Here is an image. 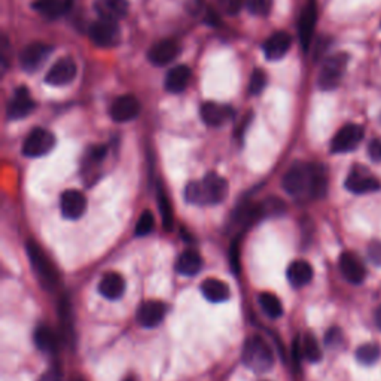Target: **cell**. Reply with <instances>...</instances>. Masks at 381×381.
Segmentation results:
<instances>
[{
  "label": "cell",
  "mask_w": 381,
  "mask_h": 381,
  "mask_svg": "<svg viewBox=\"0 0 381 381\" xmlns=\"http://www.w3.org/2000/svg\"><path fill=\"white\" fill-rule=\"evenodd\" d=\"M27 255L33 265V270L38 274V277L43 283V286L47 289L54 288L58 281V273L54 265H52L51 259L47 256V253L42 251V247L38 243L29 242Z\"/></svg>",
  "instance_id": "5"
},
{
  "label": "cell",
  "mask_w": 381,
  "mask_h": 381,
  "mask_svg": "<svg viewBox=\"0 0 381 381\" xmlns=\"http://www.w3.org/2000/svg\"><path fill=\"white\" fill-rule=\"evenodd\" d=\"M128 2L127 0H95L94 10L99 14L100 20L117 21L124 19L128 12Z\"/></svg>",
  "instance_id": "21"
},
{
  "label": "cell",
  "mask_w": 381,
  "mask_h": 381,
  "mask_svg": "<svg viewBox=\"0 0 381 381\" xmlns=\"http://www.w3.org/2000/svg\"><path fill=\"white\" fill-rule=\"evenodd\" d=\"M72 3L73 0H36L33 6L34 10L48 16V19H58L60 15L66 14L70 10Z\"/></svg>",
  "instance_id": "27"
},
{
  "label": "cell",
  "mask_w": 381,
  "mask_h": 381,
  "mask_svg": "<svg viewBox=\"0 0 381 381\" xmlns=\"http://www.w3.org/2000/svg\"><path fill=\"white\" fill-rule=\"evenodd\" d=\"M265 85H267V75H265L264 70L256 69L249 79V93L258 95L264 91Z\"/></svg>",
  "instance_id": "34"
},
{
  "label": "cell",
  "mask_w": 381,
  "mask_h": 381,
  "mask_svg": "<svg viewBox=\"0 0 381 381\" xmlns=\"http://www.w3.org/2000/svg\"><path fill=\"white\" fill-rule=\"evenodd\" d=\"M368 154L369 158L372 159L374 163H381V140L376 139L372 140L369 146H368Z\"/></svg>",
  "instance_id": "37"
},
{
  "label": "cell",
  "mask_w": 381,
  "mask_h": 381,
  "mask_svg": "<svg viewBox=\"0 0 381 381\" xmlns=\"http://www.w3.org/2000/svg\"><path fill=\"white\" fill-rule=\"evenodd\" d=\"M340 270L344 279L353 283V285H359L367 276L365 267H363L358 256L350 252H345L340 256Z\"/></svg>",
  "instance_id": "19"
},
{
  "label": "cell",
  "mask_w": 381,
  "mask_h": 381,
  "mask_svg": "<svg viewBox=\"0 0 381 381\" xmlns=\"http://www.w3.org/2000/svg\"><path fill=\"white\" fill-rule=\"evenodd\" d=\"M259 305L262 308V312L271 319H277L283 314V307L280 299L274 294H270V292H262L259 295Z\"/></svg>",
  "instance_id": "29"
},
{
  "label": "cell",
  "mask_w": 381,
  "mask_h": 381,
  "mask_svg": "<svg viewBox=\"0 0 381 381\" xmlns=\"http://www.w3.org/2000/svg\"><path fill=\"white\" fill-rule=\"evenodd\" d=\"M56 146V137L45 128H34L23 143V154L29 158H38L51 152Z\"/></svg>",
  "instance_id": "6"
},
{
  "label": "cell",
  "mask_w": 381,
  "mask_h": 381,
  "mask_svg": "<svg viewBox=\"0 0 381 381\" xmlns=\"http://www.w3.org/2000/svg\"><path fill=\"white\" fill-rule=\"evenodd\" d=\"M292 45L290 34L286 32H276L264 42V54L268 60H280L285 57Z\"/></svg>",
  "instance_id": "20"
},
{
  "label": "cell",
  "mask_w": 381,
  "mask_h": 381,
  "mask_svg": "<svg viewBox=\"0 0 381 381\" xmlns=\"http://www.w3.org/2000/svg\"><path fill=\"white\" fill-rule=\"evenodd\" d=\"M76 63L69 57L58 60L57 63L49 69V72L45 76V82L52 86H61L67 85L75 79L76 76Z\"/></svg>",
  "instance_id": "13"
},
{
  "label": "cell",
  "mask_w": 381,
  "mask_h": 381,
  "mask_svg": "<svg viewBox=\"0 0 381 381\" xmlns=\"http://www.w3.org/2000/svg\"><path fill=\"white\" fill-rule=\"evenodd\" d=\"M219 3L222 6L224 12L228 15H235L242 11L244 0H219Z\"/></svg>",
  "instance_id": "36"
},
{
  "label": "cell",
  "mask_w": 381,
  "mask_h": 381,
  "mask_svg": "<svg viewBox=\"0 0 381 381\" xmlns=\"http://www.w3.org/2000/svg\"><path fill=\"white\" fill-rule=\"evenodd\" d=\"M303 356L310 362H319L322 359V350L317 340L312 334H307L303 341Z\"/></svg>",
  "instance_id": "31"
},
{
  "label": "cell",
  "mask_w": 381,
  "mask_h": 381,
  "mask_svg": "<svg viewBox=\"0 0 381 381\" xmlns=\"http://www.w3.org/2000/svg\"><path fill=\"white\" fill-rule=\"evenodd\" d=\"M340 338H341V332L338 331V330H331L330 332L326 334V344H330V345H332V344H335V343H338L340 341Z\"/></svg>",
  "instance_id": "40"
},
{
  "label": "cell",
  "mask_w": 381,
  "mask_h": 381,
  "mask_svg": "<svg viewBox=\"0 0 381 381\" xmlns=\"http://www.w3.org/2000/svg\"><path fill=\"white\" fill-rule=\"evenodd\" d=\"M191 76H192V72L188 66L181 65L173 67L165 78V90L173 94L182 93L185 88L188 86Z\"/></svg>",
  "instance_id": "24"
},
{
  "label": "cell",
  "mask_w": 381,
  "mask_h": 381,
  "mask_svg": "<svg viewBox=\"0 0 381 381\" xmlns=\"http://www.w3.org/2000/svg\"><path fill=\"white\" fill-rule=\"evenodd\" d=\"M203 268V258L197 251L188 249L181 253L176 261V271L182 276H196Z\"/></svg>",
  "instance_id": "26"
},
{
  "label": "cell",
  "mask_w": 381,
  "mask_h": 381,
  "mask_svg": "<svg viewBox=\"0 0 381 381\" xmlns=\"http://www.w3.org/2000/svg\"><path fill=\"white\" fill-rule=\"evenodd\" d=\"M201 294L205 295V298L210 303L213 304H219L224 303L229 298V288L225 281L215 279V277H209L205 281L201 283Z\"/></svg>",
  "instance_id": "23"
},
{
  "label": "cell",
  "mask_w": 381,
  "mask_h": 381,
  "mask_svg": "<svg viewBox=\"0 0 381 381\" xmlns=\"http://www.w3.org/2000/svg\"><path fill=\"white\" fill-rule=\"evenodd\" d=\"M369 258L374 264L381 265V243H372L369 246Z\"/></svg>",
  "instance_id": "38"
},
{
  "label": "cell",
  "mask_w": 381,
  "mask_h": 381,
  "mask_svg": "<svg viewBox=\"0 0 381 381\" xmlns=\"http://www.w3.org/2000/svg\"><path fill=\"white\" fill-rule=\"evenodd\" d=\"M376 322H377V326L381 330V305L377 308V312H376Z\"/></svg>",
  "instance_id": "41"
},
{
  "label": "cell",
  "mask_w": 381,
  "mask_h": 381,
  "mask_svg": "<svg viewBox=\"0 0 381 381\" xmlns=\"http://www.w3.org/2000/svg\"><path fill=\"white\" fill-rule=\"evenodd\" d=\"M39 381H61V371L57 367L51 368L39 378Z\"/></svg>",
  "instance_id": "39"
},
{
  "label": "cell",
  "mask_w": 381,
  "mask_h": 381,
  "mask_svg": "<svg viewBox=\"0 0 381 381\" xmlns=\"http://www.w3.org/2000/svg\"><path fill=\"white\" fill-rule=\"evenodd\" d=\"M49 52L51 47H48L47 43L33 42L21 51L20 65L27 72H33V70L39 69L43 65V61L49 56Z\"/></svg>",
  "instance_id": "14"
},
{
  "label": "cell",
  "mask_w": 381,
  "mask_h": 381,
  "mask_svg": "<svg viewBox=\"0 0 381 381\" xmlns=\"http://www.w3.org/2000/svg\"><path fill=\"white\" fill-rule=\"evenodd\" d=\"M158 207H159V213H161L163 218V225L167 229V231H172L173 228V207L170 198H168L167 192L163 191L161 188L158 189Z\"/></svg>",
  "instance_id": "30"
},
{
  "label": "cell",
  "mask_w": 381,
  "mask_h": 381,
  "mask_svg": "<svg viewBox=\"0 0 381 381\" xmlns=\"http://www.w3.org/2000/svg\"><path fill=\"white\" fill-rule=\"evenodd\" d=\"M154 225H155V219H154L152 211L150 210L141 211V215L139 216V220L136 224V235H139V237L148 235L154 229Z\"/></svg>",
  "instance_id": "33"
},
{
  "label": "cell",
  "mask_w": 381,
  "mask_h": 381,
  "mask_svg": "<svg viewBox=\"0 0 381 381\" xmlns=\"http://www.w3.org/2000/svg\"><path fill=\"white\" fill-rule=\"evenodd\" d=\"M119 27L117 21L109 20H99L90 27V38L91 41L102 48L115 47L119 42Z\"/></svg>",
  "instance_id": "8"
},
{
  "label": "cell",
  "mask_w": 381,
  "mask_h": 381,
  "mask_svg": "<svg viewBox=\"0 0 381 381\" xmlns=\"http://www.w3.org/2000/svg\"><path fill=\"white\" fill-rule=\"evenodd\" d=\"M201 119L205 121L210 127H219L225 124L228 119L233 118V109L229 106L219 104L215 102H206L200 108Z\"/></svg>",
  "instance_id": "17"
},
{
  "label": "cell",
  "mask_w": 381,
  "mask_h": 381,
  "mask_svg": "<svg viewBox=\"0 0 381 381\" xmlns=\"http://www.w3.org/2000/svg\"><path fill=\"white\" fill-rule=\"evenodd\" d=\"M247 8L255 15H267L271 10V0H247Z\"/></svg>",
  "instance_id": "35"
},
{
  "label": "cell",
  "mask_w": 381,
  "mask_h": 381,
  "mask_svg": "<svg viewBox=\"0 0 381 381\" xmlns=\"http://www.w3.org/2000/svg\"><path fill=\"white\" fill-rule=\"evenodd\" d=\"M228 196V182L222 176L209 173L200 181L186 185L185 198L196 206H213L222 203Z\"/></svg>",
  "instance_id": "2"
},
{
  "label": "cell",
  "mask_w": 381,
  "mask_h": 381,
  "mask_svg": "<svg viewBox=\"0 0 381 381\" xmlns=\"http://www.w3.org/2000/svg\"><path fill=\"white\" fill-rule=\"evenodd\" d=\"M243 362L255 372H267L274 365V353L262 336L253 335L244 343Z\"/></svg>",
  "instance_id": "3"
},
{
  "label": "cell",
  "mask_w": 381,
  "mask_h": 381,
  "mask_svg": "<svg viewBox=\"0 0 381 381\" xmlns=\"http://www.w3.org/2000/svg\"><path fill=\"white\" fill-rule=\"evenodd\" d=\"M283 189L292 197L321 198L326 194L327 182L325 170L321 165L295 163L283 176Z\"/></svg>",
  "instance_id": "1"
},
{
  "label": "cell",
  "mask_w": 381,
  "mask_h": 381,
  "mask_svg": "<svg viewBox=\"0 0 381 381\" xmlns=\"http://www.w3.org/2000/svg\"><path fill=\"white\" fill-rule=\"evenodd\" d=\"M34 344L36 347L45 353H52L57 349V336L47 325H39L34 331Z\"/></svg>",
  "instance_id": "28"
},
{
  "label": "cell",
  "mask_w": 381,
  "mask_h": 381,
  "mask_svg": "<svg viewBox=\"0 0 381 381\" xmlns=\"http://www.w3.org/2000/svg\"><path fill=\"white\" fill-rule=\"evenodd\" d=\"M345 188L353 194H369L376 192L381 188V183L377 177L371 176L363 168H354L345 179Z\"/></svg>",
  "instance_id": "12"
},
{
  "label": "cell",
  "mask_w": 381,
  "mask_h": 381,
  "mask_svg": "<svg viewBox=\"0 0 381 381\" xmlns=\"http://www.w3.org/2000/svg\"><path fill=\"white\" fill-rule=\"evenodd\" d=\"M34 108H36V103L33 102L27 88L20 86L16 88L12 99L8 103L6 115L10 119H21L30 115Z\"/></svg>",
  "instance_id": "9"
},
{
  "label": "cell",
  "mask_w": 381,
  "mask_h": 381,
  "mask_svg": "<svg viewBox=\"0 0 381 381\" xmlns=\"http://www.w3.org/2000/svg\"><path fill=\"white\" fill-rule=\"evenodd\" d=\"M61 213L66 219L76 220L81 218L86 210V198L81 191L69 189L61 194L60 198Z\"/></svg>",
  "instance_id": "10"
},
{
  "label": "cell",
  "mask_w": 381,
  "mask_h": 381,
  "mask_svg": "<svg viewBox=\"0 0 381 381\" xmlns=\"http://www.w3.org/2000/svg\"><path fill=\"white\" fill-rule=\"evenodd\" d=\"M140 113V103L135 95L127 94L113 102L111 108V117L115 122H128Z\"/></svg>",
  "instance_id": "15"
},
{
  "label": "cell",
  "mask_w": 381,
  "mask_h": 381,
  "mask_svg": "<svg viewBox=\"0 0 381 381\" xmlns=\"http://www.w3.org/2000/svg\"><path fill=\"white\" fill-rule=\"evenodd\" d=\"M316 21H317V6L314 0H308V3L301 12L299 23H298V33H299V41L303 45L304 51H308L310 43H312L314 29H316Z\"/></svg>",
  "instance_id": "11"
},
{
  "label": "cell",
  "mask_w": 381,
  "mask_h": 381,
  "mask_svg": "<svg viewBox=\"0 0 381 381\" xmlns=\"http://www.w3.org/2000/svg\"><path fill=\"white\" fill-rule=\"evenodd\" d=\"M179 45L174 41H159L148 52V58L154 66H167L179 54Z\"/></svg>",
  "instance_id": "18"
},
{
  "label": "cell",
  "mask_w": 381,
  "mask_h": 381,
  "mask_svg": "<svg viewBox=\"0 0 381 381\" xmlns=\"http://www.w3.org/2000/svg\"><path fill=\"white\" fill-rule=\"evenodd\" d=\"M380 358V347L377 344H363L356 350V359L363 365H372Z\"/></svg>",
  "instance_id": "32"
},
{
  "label": "cell",
  "mask_w": 381,
  "mask_h": 381,
  "mask_svg": "<svg viewBox=\"0 0 381 381\" xmlns=\"http://www.w3.org/2000/svg\"><path fill=\"white\" fill-rule=\"evenodd\" d=\"M165 305L161 301H145L137 310V322L143 327H155L163 322L165 316Z\"/></svg>",
  "instance_id": "16"
},
{
  "label": "cell",
  "mask_w": 381,
  "mask_h": 381,
  "mask_svg": "<svg viewBox=\"0 0 381 381\" xmlns=\"http://www.w3.org/2000/svg\"><path fill=\"white\" fill-rule=\"evenodd\" d=\"M76 381H79V380H76Z\"/></svg>",
  "instance_id": "42"
},
{
  "label": "cell",
  "mask_w": 381,
  "mask_h": 381,
  "mask_svg": "<svg viewBox=\"0 0 381 381\" xmlns=\"http://www.w3.org/2000/svg\"><path fill=\"white\" fill-rule=\"evenodd\" d=\"M347 65H349V56L344 54V52H338V54H334L330 58H326L325 63L322 65L321 73H319V78H317L319 88L325 91L335 90V88L341 82V79L345 73V69H347Z\"/></svg>",
  "instance_id": "4"
},
{
  "label": "cell",
  "mask_w": 381,
  "mask_h": 381,
  "mask_svg": "<svg viewBox=\"0 0 381 381\" xmlns=\"http://www.w3.org/2000/svg\"><path fill=\"white\" fill-rule=\"evenodd\" d=\"M99 292L108 299H119L126 292V280L119 273H106L99 283Z\"/></svg>",
  "instance_id": "22"
},
{
  "label": "cell",
  "mask_w": 381,
  "mask_h": 381,
  "mask_svg": "<svg viewBox=\"0 0 381 381\" xmlns=\"http://www.w3.org/2000/svg\"><path fill=\"white\" fill-rule=\"evenodd\" d=\"M363 139V128L356 124H347L334 136L331 150L334 154H344L356 149Z\"/></svg>",
  "instance_id": "7"
},
{
  "label": "cell",
  "mask_w": 381,
  "mask_h": 381,
  "mask_svg": "<svg viewBox=\"0 0 381 381\" xmlns=\"http://www.w3.org/2000/svg\"><path fill=\"white\" fill-rule=\"evenodd\" d=\"M313 267L307 261L298 259L292 262L288 268V280L290 281L292 286L295 288H303L308 285L313 279Z\"/></svg>",
  "instance_id": "25"
}]
</instances>
